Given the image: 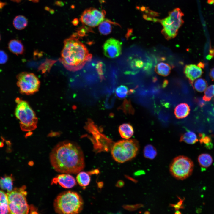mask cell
Masks as SVG:
<instances>
[{"label": "cell", "mask_w": 214, "mask_h": 214, "mask_svg": "<svg viewBox=\"0 0 214 214\" xmlns=\"http://www.w3.org/2000/svg\"><path fill=\"white\" fill-rule=\"evenodd\" d=\"M49 159L54 170L61 174H78L85 167L84 156L81 148L68 141L56 145L50 153Z\"/></svg>", "instance_id": "1"}, {"label": "cell", "mask_w": 214, "mask_h": 214, "mask_svg": "<svg viewBox=\"0 0 214 214\" xmlns=\"http://www.w3.org/2000/svg\"><path fill=\"white\" fill-rule=\"evenodd\" d=\"M64 44L60 60L68 70L73 72L79 70L91 59L92 55L78 40L76 34L65 39Z\"/></svg>", "instance_id": "2"}, {"label": "cell", "mask_w": 214, "mask_h": 214, "mask_svg": "<svg viewBox=\"0 0 214 214\" xmlns=\"http://www.w3.org/2000/svg\"><path fill=\"white\" fill-rule=\"evenodd\" d=\"M53 205L55 212L57 213L76 214L82 211L83 202L78 193L67 191L60 193L57 196Z\"/></svg>", "instance_id": "3"}, {"label": "cell", "mask_w": 214, "mask_h": 214, "mask_svg": "<svg viewBox=\"0 0 214 214\" xmlns=\"http://www.w3.org/2000/svg\"><path fill=\"white\" fill-rule=\"evenodd\" d=\"M138 141L134 139L123 140L112 145L111 152L114 159L119 163H123L134 158L139 149Z\"/></svg>", "instance_id": "4"}, {"label": "cell", "mask_w": 214, "mask_h": 214, "mask_svg": "<svg viewBox=\"0 0 214 214\" xmlns=\"http://www.w3.org/2000/svg\"><path fill=\"white\" fill-rule=\"evenodd\" d=\"M15 101L17 105L15 114L19 121L21 130L27 132L34 130L38 121L35 112L26 101L19 98H17Z\"/></svg>", "instance_id": "5"}, {"label": "cell", "mask_w": 214, "mask_h": 214, "mask_svg": "<svg viewBox=\"0 0 214 214\" xmlns=\"http://www.w3.org/2000/svg\"><path fill=\"white\" fill-rule=\"evenodd\" d=\"M26 189V186L23 185L19 188H15L7 193L10 213H29L30 207L26 199L27 192Z\"/></svg>", "instance_id": "6"}, {"label": "cell", "mask_w": 214, "mask_h": 214, "mask_svg": "<svg viewBox=\"0 0 214 214\" xmlns=\"http://www.w3.org/2000/svg\"><path fill=\"white\" fill-rule=\"evenodd\" d=\"M85 128L90 134L89 138L92 143L95 152H108L111 149L113 145L112 141L101 133L97 127L91 119L88 120Z\"/></svg>", "instance_id": "7"}, {"label": "cell", "mask_w": 214, "mask_h": 214, "mask_svg": "<svg viewBox=\"0 0 214 214\" xmlns=\"http://www.w3.org/2000/svg\"><path fill=\"white\" fill-rule=\"evenodd\" d=\"M183 15L181 10L177 8L170 12L167 17L161 20L163 26L162 33L167 39L174 38L177 36L179 28L183 22Z\"/></svg>", "instance_id": "8"}, {"label": "cell", "mask_w": 214, "mask_h": 214, "mask_svg": "<svg viewBox=\"0 0 214 214\" xmlns=\"http://www.w3.org/2000/svg\"><path fill=\"white\" fill-rule=\"evenodd\" d=\"M193 168V161L189 158L181 155L175 157L172 160L169 165V170L174 177L183 180L191 175Z\"/></svg>", "instance_id": "9"}, {"label": "cell", "mask_w": 214, "mask_h": 214, "mask_svg": "<svg viewBox=\"0 0 214 214\" xmlns=\"http://www.w3.org/2000/svg\"><path fill=\"white\" fill-rule=\"evenodd\" d=\"M17 85L21 93L30 95L36 93L38 90L40 82L38 78L34 73L22 72L17 75Z\"/></svg>", "instance_id": "10"}, {"label": "cell", "mask_w": 214, "mask_h": 214, "mask_svg": "<svg viewBox=\"0 0 214 214\" xmlns=\"http://www.w3.org/2000/svg\"><path fill=\"white\" fill-rule=\"evenodd\" d=\"M106 12L93 7L86 9L81 14L80 20L86 26L95 27L98 26L105 20Z\"/></svg>", "instance_id": "11"}, {"label": "cell", "mask_w": 214, "mask_h": 214, "mask_svg": "<svg viewBox=\"0 0 214 214\" xmlns=\"http://www.w3.org/2000/svg\"><path fill=\"white\" fill-rule=\"evenodd\" d=\"M122 43L114 38L108 39L103 46L104 55L110 58H116L119 56L122 52Z\"/></svg>", "instance_id": "12"}, {"label": "cell", "mask_w": 214, "mask_h": 214, "mask_svg": "<svg viewBox=\"0 0 214 214\" xmlns=\"http://www.w3.org/2000/svg\"><path fill=\"white\" fill-rule=\"evenodd\" d=\"M51 183H58L65 188H71L76 184L75 180L73 176L70 174L64 173L60 174L53 178Z\"/></svg>", "instance_id": "13"}, {"label": "cell", "mask_w": 214, "mask_h": 214, "mask_svg": "<svg viewBox=\"0 0 214 214\" xmlns=\"http://www.w3.org/2000/svg\"><path fill=\"white\" fill-rule=\"evenodd\" d=\"M184 73L191 83L200 77L203 73L201 68L194 64L186 65L184 69Z\"/></svg>", "instance_id": "14"}, {"label": "cell", "mask_w": 214, "mask_h": 214, "mask_svg": "<svg viewBox=\"0 0 214 214\" xmlns=\"http://www.w3.org/2000/svg\"><path fill=\"white\" fill-rule=\"evenodd\" d=\"M190 109L189 106L186 103H181L177 105L174 109V114L178 119H182L189 114Z\"/></svg>", "instance_id": "15"}, {"label": "cell", "mask_w": 214, "mask_h": 214, "mask_svg": "<svg viewBox=\"0 0 214 214\" xmlns=\"http://www.w3.org/2000/svg\"><path fill=\"white\" fill-rule=\"evenodd\" d=\"M8 47L11 52L17 55L22 54L24 50L21 41L16 39L10 40L8 43Z\"/></svg>", "instance_id": "16"}, {"label": "cell", "mask_w": 214, "mask_h": 214, "mask_svg": "<svg viewBox=\"0 0 214 214\" xmlns=\"http://www.w3.org/2000/svg\"><path fill=\"white\" fill-rule=\"evenodd\" d=\"M118 130L121 137L125 139L130 138L134 133L133 127L128 123H124L121 125L119 127Z\"/></svg>", "instance_id": "17"}, {"label": "cell", "mask_w": 214, "mask_h": 214, "mask_svg": "<svg viewBox=\"0 0 214 214\" xmlns=\"http://www.w3.org/2000/svg\"><path fill=\"white\" fill-rule=\"evenodd\" d=\"M179 140L180 142H184L188 144H192L197 142L198 139L194 132L188 130L181 135Z\"/></svg>", "instance_id": "18"}, {"label": "cell", "mask_w": 214, "mask_h": 214, "mask_svg": "<svg viewBox=\"0 0 214 214\" xmlns=\"http://www.w3.org/2000/svg\"><path fill=\"white\" fill-rule=\"evenodd\" d=\"M171 66L168 64L163 62L158 63L155 66V71L158 75L163 76L168 75L171 70Z\"/></svg>", "instance_id": "19"}, {"label": "cell", "mask_w": 214, "mask_h": 214, "mask_svg": "<svg viewBox=\"0 0 214 214\" xmlns=\"http://www.w3.org/2000/svg\"><path fill=\"white\" fill-rule=\"evenodd\" d=\"M198 161L200 166L202 168H207L212 164L213 159L210 154L203 153L200 155L198 158Z\"/></svg>", "instance_id": "20"}, {"label": "cell", "mask_w": 214, "mask_h": 214, "mask_svg": "<svg viewBox=\"0 0 214 214\" xmlns=\"http://www.w3.org/2000/svg\"><path fill=\"white\" fill-rule=\"evenodd\" d=\"M76 180L81 186L85 187L88 186L90 182V177L88 173L84 171H80L78 173L76 177Z\"/></svg>", "instance_id": "21"}, {"label": "cell", "mask_w": 214, "mask_h": 214, "mask_svg": "<svg viewBox=\"0 0 214 214\" xmlns=\"http://www.w3.org/2000/svg\"><path fill=\"white\" fill-rule=\"evenodd\" d=\"M13 178L12 176H5L0 179V187L3 189L6 190L7 192L12 189Z\"/></svg>", "instance_id": "22"}, {"label": "cell", "mask_w": 214, "mask_h": 214, "mask_svg": "<svg viewBox=\"0 0 214 214\" xmlns=\"http://www.w3.org/2000/svg\"><path fill=\"white\" fill-rule=\"evenodd\" d=\"M144 63L143 61L139 58L133 59L130 63V67L131 70L127 74H133L137 72L139 70L144 67Z\"/></svg>", "instance_id": "23"}, {"label": "cell", "mask_w": 214, "mask_h": 214, "mask_svg": "<svg viewBox=\"0 0 214 214\" xmlns=\"http://www.w3.org/2000/svg\"><path fill=\"white\" fill-rule=\"evenodd\" d=\"M28 20L24 16L19 15L16 16L13 21V25L17 29L21 30L24 29L27 25Z\"/></svg>", "instance_id": "24"}, {"label": "cell", "mask_w": 214, "mask_h": 214, "mask_svg": "<svg viewBox=\"0 0 214 214\" xmlns=\"http://www.w3.org/2000/svg\"><path fill=\"white\" fill-rule=\"evenodd\" d=\"M144 157L148 159H153L157 155L156 148L152 145L147 144L145 146L143 150Z\"/></svg>", "instance_id": "25"}, {"label": "cell", "mask_w": 214, "mask_h": 214, "mask_svg": "<svg viewBox=\"0 0 214 214\" xmlns=\"http://www.w3.org/2000/svg\"><path fill=\"white\" fill-rule=\"evenodd\" d=\"M193 86L195 90L199 92H202L207 88V83L205 79L200 78L194 81L193 83Z\"/></svg>", "instance_id": "26"}, {"label": "cell", "mask_w": 214, "mask_h": 214, "mask_svg": "<svg viewBox=\"0 0 214 214\" xmlns=\"http://www.w3.org/2000/svg\"><path fill=\"white\" fill-rule=\"evenodd\" d=\"M98 30L100 33L103 35H107L111 33L112 26L109 22L105 20L98 25Z\"/></svg>", "instance_id": "27"}, {"label": "cell", "mask_w": 214, "mask_h": 214, "mask_svg": "<svg viewBox=\"0 0 214 214\" xmlns=\"http://www.w3.org/2000/svg\"><path fill=\"white\" fill-rule=\"evenodd\" d=\"M199 140L201 144H204L205 147L209 149L211 148L213 144L211 138L209 136L206 135L204 133H199Z\"/></svg>", "instance_id": "28"}, {"label": "cell", "mask_w": 214, "mask_h": 214, "mask_svg": "<svg viewBox=\"0 0 214 214\" xmlns=\"http://www.w3.org/2000/svg\"><path fill=\"white\" fill-rule=\"evenodd\" d=\"M128 92V87L123 85H121L116 89V93L117 96L121 98L126 97Z\"/></svg>", "instance_id": "29"}, {"label": "cell", "mask_w": 214, "mask_h": 214, "mask_svg": "<svg viewBox=\"0 0 214 214\" xmlns=\"http://www.w3.org/2000/svg\"><path fill=\"white\" fill-rule=\"evenodd\" d=\"M213 85H211L207 87L205 90L203 99L205 101H209L214 96L213 93Z\"/></svg>", "instance_id": "30"}, {"label": "cell", "mask_w": 214, "mask_h": 214, "mask_svg": "<svg viewBox=\"0 0 214 214\" xmlns=\"http://www.w3.org/2000/svg\"><path fill=\"white\" fill-rule=\"evenodd\" d=\"M104 64L101 62H98L96 66V69L97 73L101 79L102 80L104 78Z\"/></svg>", "instance_id": "31"}, {"label": "cell", "mask_w": 214, "mask_h": 214, "mask_svg": "<svg viewBox=\"0 0 214 214\" xmlns=\"http://www.w3.org/2000/svg\"><path fill=\"white\" fill-rule=\"evenodd\" d=\"M8 59L7 54L3 51L0 50V64L5 63Z\"/></svg>", "instance_id": "32"}, {"label": "cell", "mask_w": 214, "mask_h": 214, "mask_svg": "<svg viewBox=\"0 0 214 214\" xmlns=\"http://www.w3.org/2000/svg\"><path fill=\"white\" fill-rule=\"evenodd\" d=\"M10 213L8 204L0 203V214Z\"/></svg>", "instance_id": "33"}, {"label": "cell", "mask_w": 214, "mask_h": 214, "mask_svg": "<svg viewBox=\"0 0 214 214\" xmlns=\"http://www.w3.org/2000/svg\"><path fill=\"white\" fill-rule=\"evenodd\" d=\"M0 203L8 204L7 193L1 190H0Z\"/></svg>", "instance_id": "34"}, {"label": "cell", "mask_w": 214, "mask_h": 214, "mask_svg": "<svg viewBox=\"0 0 214 214\" xmlns=\"http://www.w3.org/2000/svg\"><path fill=\"white\" fill-rule=\"evenodd\" d=\"M214 57V49L211 48L209 50V54L207 56V58L210 59Z\"/></svg>", "instance_id": "35"}, {"label": "cell", "mask_w": 214, "mask_h": 214, "mask_svg": "<svg viewBox=\"0 0 214 214\" xmlns=\"http://www.w3.org/2000/svg\"><path fill=\"white\" fill-rule=\"evenodd\" d=\"M210 76L211 79L214 81V67L211 69L210 72Z\"/></svg>", "instance_id": "36"}, {"label": "cell", "mask_w": 214, "mask_h": 214, "mask_svg": "<svg viewBox=\"0 0 214 214\" xmlns=\"http://www.w3.org/2000/svg\"><path fill=\"white\" fill-rule=\"evenodd\" d=\"M73 24L74 25H76L78 23V21L77 19H74L72 21Z\"/></svg>", "instance_id": "37"}, {"label": "cell", "mask_w": 214, "mask_h": 214, "mask_svg": "<svg viewBox=\"0 0 214 214\" xmlns=\"http://www.w3.org/2000/svg\"><path fill=\"white\" fill-rule=\"evenodd\" d=\"M198 66L201 68H204V63L202 62H199L197 65Z\"/></svg>", "instance_id": "38"}, {"label": "cell", "mask_w": 214, "mask_h": 214, "mask_svg": "<svg viewBox=\"0 0 214 214\" xmlns=\"http://www.w3.org/2000/svg\"><path fill=\"white\" fill-rule=\"evenodd\" d=\"M29 0L30 1H31L32 2H34V3L38 2L39 1V0Z\"/></svg>", "instance_id": "39"}, {"label": "cell", "mask_w": 214, "mask_h": 214, "mask_svg": "<svg viewBox=\"0 0 214 214\" xmlns=\"http://www.w3.org/2000/svg\"><path fill=\"white\" fill-rule=\"evenodd\" d=\"M11 0L14 2H15L18 3V2H21L22 0Z\"/></svg>", "instance_id": "40"}, {"label": "cell", "mask_w": 214, "mask_h": 214, "mask_svg": "<svg viewBox=\"0 0 214 214\" xmlns=\"http://www.w3.org/2000/svg\"><path fill=\"white\" fill-rule=\"evenodd\" d=\"M213 94L214 95V85H213Z\"/></svg>", "instance_id": "41"}, {"label": "cell", "mask_w": 214, "mask_h": 214, "mask_svg": "<svg viewBox=\"0 0 214 214\" xmlns=\"http://www.w3.org/2000/svg\"><path fill=\"white\" fill-rule=\"evenodd\" d=\"M0 40H1V36H0Z\"/></svg>", "instance_id": "42"}]
</instances>
